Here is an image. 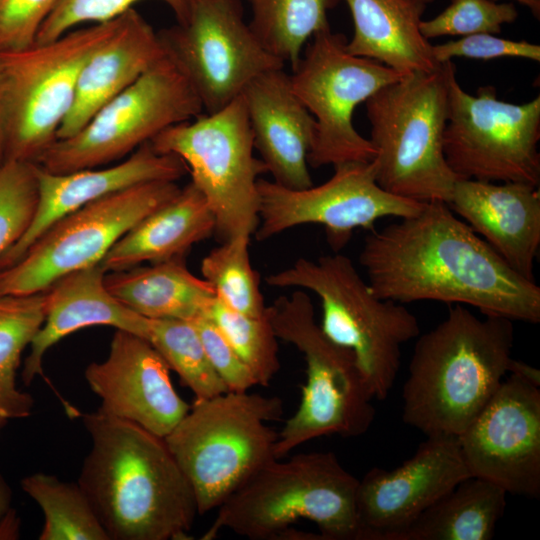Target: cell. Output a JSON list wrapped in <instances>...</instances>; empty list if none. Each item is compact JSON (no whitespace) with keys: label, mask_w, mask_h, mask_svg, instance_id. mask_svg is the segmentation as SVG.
<instances>
[{"label":"cell","mask_w":540,"mask_h":540,"mask_svg":"<svg viewBox=\"0 0 540 540\" xmlns=\"http://www.w3.org/2000/svg\"><path fill=\"white\" fill-rule=\"evenodd\" d=\"M371 230L359 253L373 293L401 304L469 305L484 315L540 321V287L514 270L443 202Z\"/></svg>","instance_id":"obj_1"},{"label":"cell","mask_w":540,"mask_h":540,"mask_svg":"<svg viewBox=\"0 0 540 540\" xmlns=\"http://www.w3.org/2000/svg\"><path fill=\"white\" fill-rule=\"evenodd\" d=\"M81 416L91 448L77 483L109 540L188 539L196 498L164 438L98 410Z\"/></svg>","instance_id":"obj_2"},{"label":"cell","mask_w":540,"mask_h":540,"mask_svg":"<svg viewBox=\"0 0 540 540\" xmlns=\"http://www.w3.org/2000/svg\"><path fill=\"white\" fill-rule=\"evenodd\" d=\"M513 343V321L479 318L453 304L418 336L403 386V421L427 437H458L503 382Z\"/></svg>","instance_id":"obj_3"},{"label":"cell","mask_w":540,"mask_h":540,"mask_svg":"<svg viewBox=\"0 0 540 540\" xmlns=\"http://www.w3.org/2000/svg\"><path fill=\"white\" fill-rule=\"evenodd\" d=\"M359 480L332 452L275 459L230 495L201 539L223 529L253 539H277L300 520L314 522L320 540H360L356 496Z\"/></svg>","instance_id":"obj_4"},{"label":"cell","mask_w":540,"mask_h":540,"mask_svg":"<svg viewBox=\"0 0 540 540\" xmlns=\"http://www.w3.org/2000/svg\"><path fill=\"white\" fill-rule=\"evenodd\" d=\"M265 281L314 293L321 302L323 333L353 353L372 398H387L400 369L402 346L420 334L417 317L404 304L377 297L351 259L338 252L315 260L298 258Z\"/></svg>","instance_id":"obj_5"},{"label":"cell","mask_w":540,"mask_h":540,"mask_svg":"<svg viewBox=\"0 0 540 540\" xmlns=\"http://www.w3.org/2000/svg\"><path fill=\"white\" fill-rule=\"evenodd\" d=\"M282 413L280 398L248 391L195 399L164 440L193 489L198 514L218 508L277 459L279 433L266 423Z\"/></svg>","instance_id":"obj_6"},{"label":"cell","mask_w":540,"mask_h":540,"mask_svg":"<svg viewBox=\"0 0 540 540\" xmlns=\"http://www.w3.org/2000/svg\"><path fill=\"white\" fill-rule=\"evenodd\" d=\"M365 107L378 185L402 198L447 204L459 178L443 151L448 111L443 63L382 87Z\"/></svg>","instance_id":"obj_7"},{"label":"cell","mask_w":540,"mask_h":540,"mask_svg":"<svg viewBox=\"0 0 540 540\" xmlns=\"http://www.w3.org/2000/svg\"><path fill=\"white\" fill-rule=\"evenodd\" d=\"M118 17L75 28L53 41L0 51L5 161L37 163L57 140L73 104L80 70L114 31Z\"/></svg>","instance_id":"obj_8"},{"label":"cell","mask_w":540,"mask_h":540,"mask_svg":"<svg viewBox=\"0 0 540 540\" xmlns=\"http://www.w3.org/2000/svg\"><path fill=\"white\" fill-rule=\"evenodd\" d=\"M265 313L277 338L303 354L307 373L300 404L278 435L276 458L320 436L367 432L376 413L373 398L353 353L332 342L317 324L310 296L301 290L280 296Z\"/></svg>","instance_id":"obj_9"},{"label":"cell","mask_w":540,"mask_h":540,"mask_svg":"<svg viewBox=\"0 0 540 540\" xmlns=\"http://www.w3.org/2000/svg\"><path fill=\"white\" fill-rule=\"evenodd\" d=\"M155 151L181 158L191 182L211 208L223 242L251 237L259 223V176L253 135L242 95L222 109L170 126L150 141Z\"/></svg>","instance_id":"obj_10"},{"label":"cell","mask_w":540,"mask_h":540,"mask_svg":"<svg viewBox=\"0 0 540 540\" xmlns=\"http://www.w3.org/2000/svg\"><path fill=\"white\" fill-rule=\"evenodd\" d=\"M448 94L445 159L459 179L540 184V96L514 104L494 86L466 92L452 61L443 63Z\"/></svg>","instance_id":"obj_11"},{"label":"cell","mask_w":540,"mask_h":540,"mask_svg":"<svg viewBox=\"0 0 540 540\" xmlns=\"http://www.w3.org/2000/svg\"><path fill=\"white\" fill-rule=\"evenodd\" d=\"M347 39L330 27L306 44L292 74L291 87L315 119L308 153L313 168L370 162L375 150L354 127L355 108L404 74L347 50Z\"/></svg>","instance_id":"obj_12"},{"label":"cell","mask_w":540,"mask_h":540,"mask_svg":"<svg viewBox=\"0 0 540 540\" xmlns=\"http://www.w3.org/2000/svg\"><path fill=\"white\" fill-rule=\"evenodd\" d=\"M202 110L185 76L165 55L76 134L57 139L36 164L58 174L97 168L132 154L166 128L194 119Z\"/></svg>","instance_id":"obj_13"},{"label":"cell","mask_w":540,"mask_h":540,"mask_svg":"<svg viewBox=\"0 0 540 540\" xmlns=\"http://www.w3.org/2000/svg\"><path fill=\"white\" fill-rule=\"evenodd\" d=\"M180 190L175 181H150L63 216L16 263L0 269V296L40 293L73 271L99 264L125 233Z\"/></svg>","instance_id":"obj_14"},{"label":"cell","mask_w":540,"mask_h":540,"mask_svg":"<svg viewBox=\"0 0 540 540\" xmlns=\"http://www.w3.org/2000/svg\"><path fill=\"white\" fill-rule=\"evenodd\" d=\"M159 35L206 113L240 97L259 75L285 66L245 22L240 0H190L186 19Z\"/></svg>","instance_id":"obj_15"},{"label":"cell","mask_w":540,"mask_h":540,"mask_svg":"<svg viewBox=\"0 0 540 540\" xmlns=\"http://www.w3.org/2000/svg\"><path fill=\"white\" fill-rule=\"evenodd\" d=\"M257 189L259 223L254 236L258 241L299 225L319 224L335 252L347 244L354 230L371 231L384 217L415 215L425 204L382 189L372 161L336 165L333 175L318 186L291 189L259 178Z\"/></svg>","instance_id":"obj_16"},{"label":"cell","mask_w":540,"mask_h":540,"mask_svg":"<svg viewBox=\"0 0 540 540\" xmlns=\"http://www.w3.org/2000/svg\"><path fill=\"white\" fill-rule=\"evenodd\" d=\"M472 476L506 493L540 496V390L510 375L458 437Z\"/></svg>","instance_id":"obj_17"},{"label":"cell","mask_w":540,"mask_h":540,"mask_svg":"<svg viewBox=\"0 0 540 540\" xmlns=\"http://www.w3.org/2000/svg\"><path fill=\"white\" fill-rule=\"evenodd\" d=\"M472 476L457 437L429 436L397 468H372L359 480L360 540H391L422 512Z\"/></svg>","instance_id":"obj_18"},{"label":"cell","mask_w":540,"mask_h":540,"mask_svg":"<svg viewBox=\"0 0 540 540\" xmlns=\"http://www.w3.org/2000/svg\"><path fill=\"white\" fill-rule=\"evenodd\" d=\"M170 370L146 339L116 329L107 358L90 363L84 377L101 400L98 411L164 438L190 409L176 392Z\"/></svg>","instance_id":"obj_19"},{"label":"cell","mask_w":540,"mask_h":540,"mask_svg":"<svg viewBox=\"0 0 540 540\" xmlns=\"http://www.w3.org/2000/svg\"><path fill=\"white\" fill-rule=\"evenodd\" d=\"M188 173L181 158L161 154L147 142L122 162L101 168L51 173L36 164L38 203L33 220L12 247L0 257V269L16 263L28 247L63 216L120 190L150 182L177 181Z\"/></svg>","instance_id":"obj_20"},{"label":"cell","mask_w":540,"mask_h":540,"mask_svg":"<svg viewBox=\"0 0 540 540\" xmlns=\"http://www.w3.org/2000/svg\"><path fill=\"white\" fill-rule=\"evenodd\" d=\"M517 274L534 281L540 191L522 182L458 179L447 203Z\"/></svg>","instance_id":"obj_21"},{"label":"cell","mask_w":540,"mask_h":540,"mask_svg":"<svg viewBox=\"0 0 540 540\" xmlns=\"http://www.w3.org/2000/svg\"><path fill=\"white\" fill-rule=\"evenodd\" d=\"M254 148L273 181L291 189L313 185L309 172L315 119L294 93L283 68L255 78L242 94Z\"/></svg>","instance_id":"obj_22"},{"label":"cell","mask_w":540,"mask_h":540,"mask_svg":"<svg viewBox=\"0 0 540 540\" xmlns=\"http://www.w3.org/2000/svg\"><path fill=\"white\" fill-rule=\"evenodd\" d=\"M159 35L133 7L80 70L73 104L57 139L76 134L110 100L165 56Z\"/></svg>","instance_id":"obj_23"},{"label":"cell","mask_w":540,"mask_h":540,"mask_svg":"<svg viewBox=\"0 0 540 540\" xmlns=\"http://www.w3.org/2000/svg\"><path fill=\"white\" fill-rule=\"evenodd\" d=\"M101 264L73 271L47 288L45 320L30 343L21 378L28 386L43 376V358L58 341L92 326L107 325L145 337L148 317L142 316L113 296L105 285Z\"/></svg>","instance_id":"obj_24"},{"label":"cell","mask_w":540,"mask_h":540,"mask_svg":"<svg viewBox=\"0 0 540 540\" xmlns=\"http://www.w3.org/2000/svg\"><path fill=\"white\" fill-rule=\"evenodd\" d=\"M216 221L207 200L192 183L168 203L125 233L100 264L107 272L185 258L189 250L215 234Z\"/></svg>","instance_id":"obj_25"},{"label":"cell","mask_w":540,"mask_h":540,"mask_svg":"<svg viewBox=\"0 0 540 540\" xmlns=\"http://www.w3.org/2000/svg\"><path fill=\"white\" fill-rule=\"evenodd\" d=\"M354 25L347 50L404 75L440 67L420 32L425 5L411 0H345Z\"/></svg>","instance_id":"obj_26"},{"label":"cell","mask_w":540,"mask_h":540,"mask_svg":"<svg viewBox=\"0 0 540 540\" xmlns=\"http://www.w3.org/2000/svg\"><path fill=\"white\" fill-rule=\"evenodd\" d=\"M104 281L120 302L148 318L192 321L216 296L208 281L187 268L185 258L107 272Z\"/></svg>","instance_id":"obj_27"},{"label":"cell","mask_w":540,"mask_h":540,"mask_svg":"<svg viewBox=\"0 0 540 540\" xmlns=\"http://www.w3.org/2000/svg\"><path fill=\"white\" fill-rule=\"evenodd\" d=\"M506 495L498 485L470 476L391 540H490L504 514Z\"/></svg>","instance_id":"obj_28"},{"label":"cell","mask_w":540,"mask_h":540,"mask_svg":"<svg viewBox=\"0 0 540 540\" xmlns=\"http://www.w3.org/2000/svg\"><path fill=\"white\" fill-rule=\"evenodd\" d=\"M45 293L0 296V417L26 418L34 400L16 385V374L25 347L44 323Z\"/></svg>","instance_id":"obj_29"},{"label":"cell","mask_w":540,"mask_h":540,"mask_svg":"<svg viewBox=\"0 0 540 540\" xmlns=\"http://www.w3.org/2000/svg\"><path fill=\"white\" fill-rule=\"evenodd\" d=\"M338 0H249V26L264 48L292 69L308 41L329 26L327 13Z\"/></svg>","instance_id":"obj_30"},{"label":"cell","mask_w":540,"mask_h":540,"mask_svg":"<svg viewBox=\"0 0 540 540\" xmlns=\"http://www.w3.org/2000/svg\"><path fill=\"white\" fill-rule=\"evenodd\" d=\"M21 487L43 512L39 540H109L78 483L38 472L24 477Z\"/></svg>","instance_id":"obj_31"},{"label":"cell","mask_w":540,"mask_h":540,"mask_svg":"<svg viewBox=\"0 0 540 540\" xmlns=\"http://www.w3.org/2000/svg\"><path fill=\"white\" fill-rule=\"evenodd\" d=\"M146 339L179 376L195 399H207L227 392L212 368L190 321L171 318H148Z\"/></svg>","instance_id":"obj_32"},{"label":"cell","mask_w":540,"mask_h":540,"mask_svg":"<svg viewBox=\"0 0 540 540\" xmlns=\"http://www.w3.org/2000/svg\"><path fill=\"white\" fill-rule=\"evenodd\" d=\"M249 242L247 236L221 242L202 259L201 273L224 304L245 315L261 317L267 306L258 273L251 265Z\"/></svg>","instance_id":"obj_33"},{"label":"cell","mask_w":540,"mask_h":540,"mask_svg":"<svg viewBox=\"0 0 540 540\" xmlns=\"http://www.w3.org/2000/svg\"><path fill=\"white\" fill-rule=\"evenodd\" d=\"M202 315L218 328L249 367L258 385L268 386L280 370V360L278 338L266 313L261 317L248 316L215 296Z\"/></svg>","instance_id":"obj_34"},{"label":"cell","mask_w":540,"mask_h":540,"mask_svg":"<svg viewBox=\"0 0 540 540\" xmlns=\"http://www.w3.org/2000/svg\"><path fill=\"white\" fill-rule=\"evenodd\" d=\"M37 203L36 163L5 161L0 166V257L27 231Z\"/></svg>","instance_id":"obj_35"},{"label":"cell","mask_w":540,"mask_h":540,"mask_svg":"<svg viewBox=\"0 0 540 540\" xmlns=\"http://www.w3.org/2000/svg\"><path fill=\"white\" fill-rule=\"evenodd\" d=\"M518 17L512 3L494 0H451L437 16L421 20V34L427 39L442 36H468L478 33L499 34L503 24H510Z\"/></svg>","instance_id":"obj_36"},{"label":"cell","mask_w":540,"mask_h":540,"mask_svg":"<svg viewBox=\"0 0 540 540\" xmlns=\"http://www.w3.org/2000/svg\"><path fill=\"white\" fill-rule=\"evenodd\" d=\"M141 0H57L41 25L37 43L53 41L82 24L103 23L117 18ZM174 13L177 23L188 14L190 0H160Z\"/></svg>","instance_id":"obj_37"},{"label":"cell","mask_w":540,"mask_h":540,"mask_svg":"<svg viewBox=\"0 0 540 540\" xmlns=\"http://www.w3.org/2000/svg\"><path fill=\"white\" fill-rule=\"evenodd\" d=\"M437 63L451 61L455 57L491 60L500 57L525 58L540 62V46L527 41H514L495 34L478 33L432 45Z\"/></svg>","instance_id":"obj_38"},{"label":"cell","mask_w":540,"mask_h":540,"mask_svg":"<svg viewBox=\"0 0 540 540\" xmlns=\"http://www.w3.org/2000/svg\"><path fill=\"white\" fill-rule=\"evenodd\" d=\"M204 352L229 392H247L258 385L253 373L218 328L204 315L193 319Z\"/></svg>","instance_id":"obj_39"},{"label":"cell","mask_w":540,"mask_h":540,"mask_svg":"<svg viewBox=\"0 0 540 540\" xmlns=\"http://www.w3.org/2000/svg\"><path fill=\"white\" fill-rule=\"evenodd\" d=\"M57 0H0V51L36 42L38 31Z\"/></svg>","instance_id":"obj_40"},{"label":"cell","mask_w":540,"mask_h":540,"mask_svg":"<svg viewBox=\"0 0 540 540\" xmlns=\"http://www.w3.org/2000/svg\"><path fill=\"white\" fill-rule=\"evenodd\" d=\"M507 373L533 386L540 387V370L521 360L511 358L507 366Z\"/></svg>","instance_id":"obj_41"},{"label":"cell","mask_w":540,"mask_h":540,"mask_svg":"<svg viewBox=\"0 0 540 540\" xmlns=\"http://www.w3.org/2000/svg\"><path fill=\"white\" fill-rule=\"evenodd\" d=\"M20 519L11 509L0 521V540H11L19 537Z\"/></svg>","instance_id":"obj_42"},{"label":"cell","mask_w":540,"mask_h":540,"mask_svg":"<svg viewBox=\"0 0 540 540\" xmlns=\"http://www.w3.org/2000/svg\"><path fill=\"white\" fill-rule=\"evenodd\" d=\"M8 421L0 417V432ZM12 490L5 479L0 475V521L12 509Z\"/></svg>","instance_id":"obj_43"},{"label":"cell","mask_w":540,"mask_h":540,"mask_svg":"<svg viewBox=\"0 0 540 540\" xmlns=\"http://www.w3.org/2000/svg\"><path fill=\"white\" fill-rule=\"evenodd\" d=\"M499 1V0H494ZM527 7L536 19H540V0H513Z\"/></svg>","instance_id":"obj_44"},{"label":"cell","mask_w":540,"mask_h":540,"mask_svg":"<svg viewBox=\"0 0 540 540\" xmlns=\"http://www.w3.org/2000/svg\"><path fill=\"white\" fill-rule=\"evenodd\" d=\"M4 146H3V136L0 124V166L4 163Z\"/></svg>","instance_id":"obj_45"},{"label":"cell","mask_w":540,"mask_h":540,"mask_svg":"<svg viewBox=\"0 0 540 540\" xmlns=\"http://www.w3.org/2000/svg\"><path fill=\"white\" fill-rule=\"evenodd\" d=\"M413 2H416V3H419V4H422V5H427V4H430L432 3L434 0H411Z\"/></svg>","instance_id":"obj_46"}]
</instances>
